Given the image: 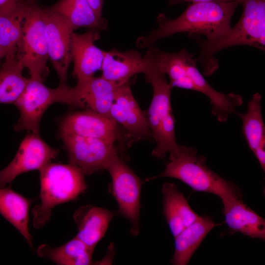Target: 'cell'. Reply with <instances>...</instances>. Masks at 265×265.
<instances>
[{"mask_svg": "<svg viewBox=\"0 0 265 265\" xmlns=\"http://www.w3.org/2000/svg\"><path fill=\"white\" fill-rule=\"evenodd\" d=\"M143 57L148 68L168 77L173 88L193 90L206 96L210 100L212 114L220 122H225L243 103L240 95L224 94L212 87L199 71L197 58L186 50L169 53L151 46Z\"/></svg>", "mask_w": 265, "mask_h": 265, "instance_id": "1", "label": "cell"}, {"mask_svg": "<svg viewBox=\"0 0 265 265\" xmlns=\"http://www.w3.org/2000/svg\"><path fill=\"white\" fill-rule=\"evenodd\" d=\"M240 4L237 1L194 2L175 19L161 14L157 18L158 26L138 38L137 46L149 48L161 39L181 32L203 35L210 41L218 39L231 29L232 17Z\"/></svg>", "mask_w": 265, "mask_h": 265, "instance_id": "2", "label": "cell"}, {"mask_svg": "<svg viewBox=\"0 0 265 265\" xmlns=\"http://www.w3.org/2000/svg\"><path fill=\"white\" fill-rule=\"evenodd\" d=\"M242 15L229 32L212 41L189 34L199 45L200 53L196 58L203 74L210 76L219 67L214 55L227 48L239 45L249 46L257 49H265V0H243Z\"/></svg>", "mask_w": 265, "mask_h": 265, "instance_id": "3", "label": "cell"}, {"mask_svg": "<svg viewBox=\"0 0 265 265\" xmlns=\"http://www.w3.org/2000/svg\"><path fill=\"white\" fill-rule=\"evenodd\" d=\"M40 203L32 209L33 225L43 227L57 205L76 199L87 189L84 175L75 166L50 162L40 169Z\"/></svg>", "mask_w": 265, "mask_h": 265, "instance_id": "4", "label": "cell"}, {"mask_svg": "<svg viewBox=\"0 0 265 265\" xmlns=\"http://www.w3.org/2000/svg\"><path fill=\"white\" fill-rule=\"evenodd\" d=\"M169 159L164 170L146 181L161 177L173 178L195 191L212 193L220 198L238 189L211 170L206 164V158L198 155L193 148L180 146L176 151L169 154Z\"/></svg>", "mask_w": 265, "mask_h": 265, "instance_id": "5", "label": "cell"}, {"mask_svg": "<svg viewBox=\"0 0 265 265\" xmlns=\"http://www.w3.org/2000/svg\"><path fill=\"white\" fill-rule=\"evenodd\" d=\"M145 80L153 89L152 100L146 114L149 126L156 146L152 155L162 159L167 154L177 151L180 145L176 141L175 120L171 105L173 88L164 73L148 68L144 73Z\"/></svg>", "mask_w": 265, "mask_h": 265, "instance_id": "6", "label": "cell"}, {"mask_svg": "<svg viewBox=\"0 0 265 265\" xmlns=\"http://www.w3.org/2000/svg\"><path fill=\"white\" fill-rule=\"evenodd\" d=\"M15 54L29 70L31 78L44 80L48 74V54L43 8L33 0L25 18Z\"/></svg>", "mask_w": 265, "mask_h": 265, "instance_id": "7", "label": "cell"}, {"mask_svg": "<svg viewBox=\"0 0 265 265\" xmlns=\"http://www.w3.org/2000/svg\"><path fill=\"white\" fill-rule=\"evenodd\" d=\"M106 170L111 178L112 192L118 204L119 212L130 222V234L137 236L140 228L142 181L118 155L113 158Z\"/></svg>", "mask_w": 265, "mask_h": 265, "instance_id": "8", "label": "cell"}, {"mask_svg": "<svg viewBox=\"0 0 265 265\" xmlns=\"http://www.w3.org/2000/svg\"><path fill=\"white\" fill-rule=\"evenodd\" d=\"M67 152L70 164L89 175L106 169L118 152L113 143L93 137L59 134Z\"/></svg>", "mask_w": 265, "mask_h": 265, "instance_id": "9", "label": "cell"}, {"mask_svg": "<svg viewBox=\"0 0 265 265\" xmlns=\"http://www.w3.org/2000/svg\"><path fill=\"white\" fill-rule=\"evenodd\" d=\"M61 88H51L43 81L30 78L23 93L16 102L20 116L14 126L17 132L28 131L39 133L41 118L52 104L60 103Z\"/></svg>", "mask_w": 265, "mask_h": 265, "instance_id": "10", "label": "cell"}, {"mask_svg": "<svg viewBox=\"0 0 265 265\" xmlns=\"http://www.w3.org/2000/svg\"><path fill=\"white\" fill-rule=\"evenodd\" d=\"M117 88L101 76L77 80L74 87L68 85L64 88L62 104L91 110L117 127L110 112Z\"/></svg>", "mask_w": 265, "mask_h": 265, "instance_id": "11", "label": "cell"}, {"mask_svg": "<svg viewBox=\"0 0 265 265\" xmlns=\"http://www.w3.org/2000/svg\"><path fill=\"white\" fill-rule=\"evenodd\" d=\"M48 59L56 71L60 86H66L69 67L72 61V35L74 31L60 16L43 8Z\"/></svg>", "mask_w": 265, "mask_h": 265, "instance_id": "12", "label": "cell"}, {"mask_svg": "<svg viewBox=\"0 0 265 265\" xmlns=\"http://www.w3.org/2000/svg\"><path fill=\"white\" fill-rule=\"evenodd\" d=\"M58 153V150L48 145L38 134L28 133L21 142L13 159L0 171V188L10 184L21 174L39 170L51 162Z\"/></svg>", "mask_w": 265, "mask_h": 265, "instance_id": "13", "label": "cell"}, {"mask_svg": "<svg viewBox=\"0 0 265 265\" xmlns=\"http://www.w3.org/2000/svg\"><path fill=\"white\" fill-rule=\"evenodd\" d=\"M59 134H72L102 139L114 143L118 140L124 146L118 127L107 118L90 109L70 113L59 123Z\"/></svg>", "mask_w": 265, "mask_h": 265, "instance_id": "14", "label": "cell"}, {"mask_svg": "<svg viewBox=\"0 0 265 265\" xmlns=\"http://www.w3.org/2000/svg\"><path fill=\"white\" fill-rule=\"evenodd\" d=\"M110 112L116 123L120 124L135 139L152 137L146 114L139 107L129 82L115 90Z\"/></svg>", "mask_w": 265, "mask_h": 265, "instance_id": "15", "label": "cell"}, {"mask_svg": "<svg viewBox=\"0 0 265 265\" xmlns=\"http://www.w3.org/2000/svg\"><path fill=\"white\" fill-rule=\"evenodd\" d=\"M101 37L100 31L89 30L82 33H73L71 54L74 62L72 75L77 80L95 77L101 70L106 51L97 47L95 42Z\"/></svg>", "mask_w": 265, "mask_h": 265, "instance_id": "16", "label": "cell"}, {"mask_svg": "<svg viewBox=\"0 0 265 265\" xmlns=\"http://www.w3.org/2000/svg\"><path fill=\"white\" fill-rule=\"evenodd\" d=\"M221 200L225 221L231 232L265 239V220L243 203L241 192L229 194Z\"/></svg>", "mask_w": 265, "mask_h": 265, "instance_id": "17", "label": "cell"}, {"mask_svg": "<svg viewBox=\"0 0 265 265\" xmlns=\"http://www.w3.org/2000/svg\"><path fill=\"white\" fill-rule=\"evenodd\" d=\"M147 69L140 52L132 50L122 52L116 49L106 51L101 76L119 87L128 82L136 74H144Z\"/></svg>", "mask_w": 265, "mask_h": 265, "instance_id": "18", "label": "cell"}, {"mask_svg": "<svg viewBox=\"0 0 265 265\" xmlns=\"http://www.w3.org/2000/svg\"><path fill=\"white\" fill-rule=\"evenodd\" d=\"M114 215L113 212L90 205L80 207L73 214L78 230L76 237L94 250Z\"/></svg>", "mask_w": 265, "mask_h": 265, "instance_id": "19", "label": "cell"}, {"mask_svg": "<svg viewBox=\"0 0 265 265\" xmlns=\"http://www.w3.org/2000/svg\"><path fill=\"white\" fill-rule=\"evenodd\" d=\"M262 96L255 93L248 102L245 113L235 114L242 121V132L248 147L265 171V126L261 107Z\"/></svg>", "mask_w": 265, "mask_h": 265, "instance_id": "20", "label": "cell"}, {"mask_svg": "<svg viewBox=\"0 0 265 265\" xmlns=\"http://www.w3.org/2000/svg\"><path fill=\"white\" fill-rule=\"evenodd\" d=\"M161 191L163 213L171 234L175 238L199 216L192 210L175 184L164 183Z\"/></svg>", "mask_w": 265, "mask_h": 265, "instance_id": "21", "label": "cell"}, {"mask_svg": "<svg viewBox=\"0 0 265 265\" xmlns=\"http://www.w3.org/2000/svg\"><path fill=\"white\" fill-rule=\"evenodd\" d=\"M48 8L60 16L74 31L80 27L101 31L107 22L93 10L87 0H59Z\"/></svg>", "mask_w": 265, "mask_h": 265, "instance_id": "22", "label": "cell"}, {"mask_svg": "<svg viewBox=\"0 0 265 265\" xmlns=\"http://www.w3.org/2000/svg\"><path fill=\"white\" fill-rule=\"evenodd\" d=\"M216 226L208 216H200L175 238V251L171 260L174 265H186L208 234Z\"/></svg>", "mask_w": 265, "mask_h": 265, "instance_id": "23", "label": "cell"}, {"mask_svg": "<svg viewBox=\"0 0 265 265\" xmlns=\"http://www.w3.org/2000/svg\"><path fill=\"white\" fill-rule=\"evenodd\" d=\"M32 201L9 187L0 188V213L14 226L32 249V236L28 230L29 210Z\"/></svg>", "mask_w": 265, "mask_h": 265, "instance_id": "24", "label": "cell"}, {"mask_svg": "<svg viewBox=\"0 0 265 265\" xmlns=\"http://www.w3.org/2000/svg\"><path fill=\"white\" fill-rule=\"evenodd\" d=\"M32 1L24 0L0 11V46L5 55L16 50Z\"/></svg>", "mask_w": 265, "mask_h": 265, "instance_id": "25", "label": "cell"}, {"mask_svg": "<svg viewBox=\"0 0 265 265\" xmlns=\"http://www.w3.org/2000/svg\"><path fill=\"white\" fill-rule=\"evenodd\" d=\"M0 65V104L15 105L23 93L29 79L23 75L24 66L15 51L6 54Z\"/></svg>", "mask_w": 265, "mask_h": 265, "instance_id": "26", "label": "cell"}, {"mask_svg": "<svg viewBox=\"0 0 265 265\" xmlns=\"http://www.w3.org/2000/svg\"><path fill=\"white\" fill-rule=\"evenodd\" d=\"M94 249L87 246L76 236L57 247L43 244L37 250L38 256L48 259L60 265H89L95 264L92 261Z\"/></svg>", "mask_w": 265, "mask_h": 265, "instance_id": "27", "label": "cell"}, {"mask_svg": "<svg viewBox=\"0 0 265 265\" xmlns=\"http://www.w3.org/2000/svg\"><path fill=\"white\" fill-rule=\"evenodd\" d=\"M93 10L100 16H102L104 0H87Z\"/></svg>", "mask_w": 265, "mask_h": 265, "instance_id": "28", "label": "cell"}, {"mask_svg": "<svg viewBox=\"0 0 265 265\" xmlns=\"http://www.w3.org/2000/svg\"><path fill=\"white\" fill-rule=\"evenodd\" d=\"M243 0H169V4L170 5L177 4L182 2H189L191 3L199 2H208L214 1H237L241 3Z\"/></svg>", "mask_w": 265, "mask_h": 265, "instance_id": "29", "label": "cell"}, {"mask_svg": "<svg viewBox=\"0 0 265 265\" xmlns=\"http://www.w3.org/2000/svg\"><path fill=\"white\" fill-rule=\"evenodd\" d=\"M24 0H0V11Z\"/></svg>", "mask_w": 265, "mask_h": 265, "instance_id": "30", "label": "cell"}, {"mask_svg": "<svg viewBox=\"0 0 265 265\" xmlns=\"http://www.w3.org/2000/svg\"><path fill=\"white\" fill-rule=\"evenodd\" d=\"M5 56V53L2 48L0 46V65L2 63V60L4 58Z\"/></svg>", "mask_w": 265, "mask_h": 265, "instance_id": "31", "label": "cell"}]
</instances>
